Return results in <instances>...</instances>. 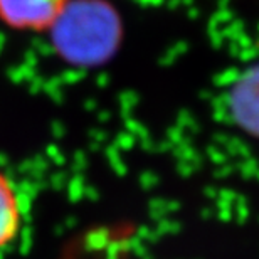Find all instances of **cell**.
Listing matches in <instances>:
<instances>
[{"mask_svg": "<svg viewBox=\"0 0 259 259\" xmlns=\"http://www.w3.org/2000/svg\"><path fill=\"white\" fill-rule=\"evenodd\" d=\"M54 25V40L66 59L79 64L105 61L116 48L120 24L105 4L82 0L66 5Z\"/></svg>", "mask_w": 259, "mask_h": 259, "instance_id": "cell-1", "label": "cell"}, {"mask_svg": "<svg viewBox=\"0 0 259 259\" xmlns=\"http://www.w3.org/2000/svg\"><path fill=\"white\" fill-rule=\"evenodd\" d=\"M67 0H0V19L17 29L51 27Z\"/></svg>", "mask_w": 259, "mask_h": 259, "instance_id": "cell-2", "label": "cell"}, {"mask_svg": "<svg viewBox=\"0 0 259 259\" xmlns=\"http://www.w3.org/2000/svg\"><path fill=\"white\" fill-rule=\"evenodd\" d=\"M229 110L237 128L259 140V69L247 72L236 82Z\"/></svg>", "mask_w": 259, "mask_h": 259, "instance_id": "cell-3", "label": "cell"}, {"mask_svg": "<svg viewBox=\"0 0 259 259\" xmlns=\"http://www.w3.org/2000/svg\"><path fill=\"white\" fill-rule=\"evenodd\" d=\"M22 224L19 195L12 182L0 172V249L9 246L17 237Z\"/></svg>", "mask_w": 259, "mask_h": 259, "instance_id": "cell-4", "label": "cell"}]
</instances>
